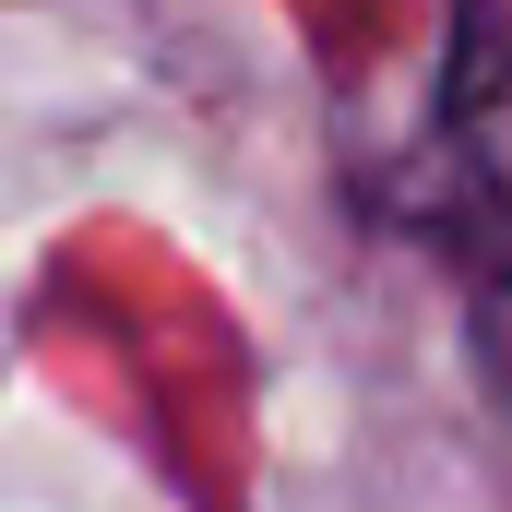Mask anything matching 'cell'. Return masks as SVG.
<instances>
[{"instance_id":"6da1fadb","label":"cell","mask_w":512,"mask_h":512,"mask_svg":"<svg viewBox=\"0 0 512 512\" xmlns=\"http://www.w3.org/2000/svg\"><path fill=\"white\" fill-rule=\"evenodd\" d=\"M441 239L477 274V310H512V60L489 36L453 48L441 108Z\"/></svg>"}]
</instances>
